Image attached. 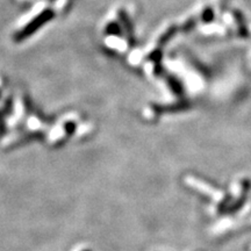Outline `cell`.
<instances>
[{"label":"cell","mask_w":251,"mask_h":251,"mask_svg":"<svg viewBox=\"0 0 251 251\" xmlns=\"http://www.w3.org/2000/svg\"><path fill=\"white\" fill-rule=\"evenodd\" d=\"M234 15H235V19H236V23L238 26V33H240V35L242 37L249 36V30H248V28H247L243 14L241 13L240 11H234Z\"/></svg>","instance_id":"cell-1"},{"label":"cell","mask_w":251,"mask_h":251,"mask_svg":"<svg viewBox=\"0 0 251 251\" xmlns=\"http://www.w3.org/2000/svg\"><path fill=\"white\" fill-rule=\"evenodd\" d=\"M201 20L206 24L211 23V21L214 20V11H213L211 7L205 8V11H203V13H202Z\"/></svg>","instance_id":"cell-2"},{"label":"cell","mask_w":251,"mask_h":251,"mask_svg":"<svg viewBox=\"0 0 251 251\" xmlns=\"http://www.w3.org/2000/svg\"><path fill=\"white\" fill-rule=\"evenodd\" d=\"M229 5V0H221V12H224L227 9Z\"/></svg>","instance_id":"cell-3"},{"label":"cell","mask_w":251,"mask_h":251,"mask_svg":"<svg viewBox=\"0 0 251 251\" xmlns=\"http://www.w3.org/2000/svg\"><path fill=\"white\" fill-rule=\"evenodd\" d=\"M85 251H90V250H85Z\"/></svg>","instance_id":"cell-4"}]
</instances>
